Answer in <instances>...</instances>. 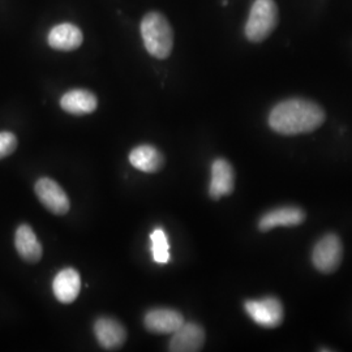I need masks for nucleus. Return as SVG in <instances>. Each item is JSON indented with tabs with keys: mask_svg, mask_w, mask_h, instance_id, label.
I'll use <instances>...</instances> for the list:
<instances>
[{
	"mask_svg": "<svg viewBox=\"0 0 352 352\" xmlns=\"http://www.w3.org/2000/svg\"><path fill=\"white\" fill-rule=\"evenodd\" d=\"M324 122V110L315 102L307 100L280 102L269 115L270 128L285 136L314 132Z\"/></svg>",
	"mask_w": 352,
	"mask_h": 352,
	"instance_id": "nucleus-1",
	"label": "nucleus"
},
{
	"mask_svg": "<svg viewBox=\"0 0 352 352\" xmlns=\"http://www.w3.org/2000/svg\"><path fill=\"white\" fill-rule=\"evenodd\" d=\"M141 36L151 56L157 59L170 56L174 47V32L164 14L148 13L141 23Z\"/></svg>",
	"mask_w": 352,
	"mask_h": 352,
	"instance_id": "nucleus-2",
	"label": "nucleus"
},
{
	"mask_svg": "<svg viewBox=\"0 0 352 352\" xmlns=\"http://www.w3.org/2000/svg\"><path fill=\"white\" fill-rule=\"evenodd\" d=\"M277 23L278 10L274 0H254L245 24V36L252 42H263L272 34Z\"/></svg>",
	"mask_w": 352,
	"mask_h": 352,
	"instance_id": "nucleus-3",
	"label": "nucleus"
},
{
	"mask_svg": "<svg viewBox=\"0 0 352 352\" xmlns=\"http://www.w3.org/2000/svg\"><path fill=\"white\" fill-rule=\"evenodd\" d=\"M343 257V245L340 236L327 234L316 244L312 253V261L316 269L321 273L330 274L340 267Z\"/></svg>",
	"mask_w": 352,
	"mask_h": 352,
	"instance_id": "nucleus-4",
	"label": "nucleus"
},
{
	"mask_svg": "<svg viewBox=\"0 0 352 352\" xmlns=\"http://www.w3.org/2000/svg\"><path fill=\"white\" fill-rule=\"evenodd\" d=\"M244 309L252 320L263 327H277L283 321V307L277 298H265L260 300H248L244 304Z\"/></svg>",
	"mask_w": 352,
	"mask_h": 352,
	"instance_id": "nucleus-5",
	"label": "nucleus"
},
{
	"mask_svg": "<svg viewBox=\"0 0 352 352\" xmlns=\"http://www.w3.org/2000/svg\"><path fill=\"white\" fill-rule=\"evenodd\" d=\"M34 190L39 201L51 213L64 215L69 212V199L55 180L50 177H41L34 186Z\"/></svg>",
	"mask_w": 352,
	"mask_h": 352,
	"instance_id": "nucleus-6",
	"label": "nucleus"
},
{
	"mask_svg": "<svg viewBox=\"0 0 352 352\" xmlns=\"http://www.w3.org/2000/svg\"><path fill=\"white\" fill-rule=\"evenodd\" d=\"M205 343V331L200 325L193 322H184L173 333L170 340V351L197 352Z\"/></svg>",
	"mask_w": 352,
	"mask_h": 352,
	"instance_id": "nucleus-7",
	"label": "nucleus"
},
{
	"mask_svg": "<svg viewBox=\"0 0 352 352\" xmlns=\"http://www.w3.org/2000/svg\"><path fill=\"white\" fill-rule=\"evenodd\" d=\"M184 322V317L180 312L168 308L151 309L144 318L145 327L155 334H173Z\"/></svg>",
	"mask_w": 352,
	"mask_h": 352,
	"instance_id": "nucleus-8",
	"label": "nucleus"
},
{
	"mask_svg": "<svg viewBox=\"0 0 352 352\" xmlns=\"http://www.w3.org/2000/svg\"><path fill=\"white\" fill-rule=\"evenodd\" d=\"M94 334L104 350H116L126 340V329L111 317H100L94 322Z\"/></svg>",
	"mask_w": 352,
	"mask_h": 352,
	"instance_id": "nucleus-9",
	"label": "nucleus"
},
{
	"mask_svg": "<svg viewBox=\"0 0 352 352\" xmlns=\"http://www.w3.org/2000/svg\"><path fill=\"white\" fill-rule=\"evenodd\" d=\"M235 188V174L232 166L226 160L218 158L212 164V180L209 186V195L213 200H219L228 196Z\"/></svg>",
	"mask_w": 352,
	"mask_h": 352,
	"instance_id": "nucleus-10",
	"label": "nucleus"
},
{
	"mask_svg": "<svg viewBox=\"0 0 352 352\" xmlns=\"http://www.w3.org/2000/svg\"><path fill=\"white\" fill-rule=\"evenodd\" d=\"M305 219V213L296 206H283L277 208L264 214L258 222V228L266 232L278 226H299Z\"/></svg>",
	"mask_w": 352,
	"mask_h": 352,
	"instance_id": "nucleus-11",
	"label": "nucleus"
},
{
	"mask_svg": "<svg viewBox=\"0 0 352 352\" xmlns=\"http://www.w3.org/2000/svg\"><path fill=\"white\" fill-rule=\"evenodd\" d=\"M81 289L80 274L72 267L60 270L52 282V291L55 298L63 304L75 302Z\"/></svg>",
	"mask_w": 352,
	"mask_h": 352,
	"instance_id": "nucleus-12",
	"label": "nucleus"
},
{
	"mask_svg": "<svg viewBox=\"0 0 352 352\" xmlns=\"http://www.w3.org/2000/svg\"><path fill=\"white\" fill-rule=\"evenodd\" d=\"M14 245L21 258L26 263L36 264L42 258V245L36 232L29 225H21L16 230Z\"/></svg>",
	"mask_w": 352,
	"mask_h": 352,
	"instance_id": "nucleus-13",
	"label": "nucleus"
},
{
	"mask_svg": "<svg viewBox=\"0 0 352 352\" xmlns=\"http://www.w3.org/2000/svg\"><path fill=\"white\" fill-rule=\"evenodd\" d=\"M60 106L68 113L87 115L96 111L98 101L91 91L84 89H75L64 94L60 100Z\"/></svg>",
	"mask_w": 352,
	"mask_h": 352,
	"instance_id": "nucleus-14",
	"label": "nucleus"
},
{
	"mask_svg": "<svg viewBox=\"0 0 352 352\" xmlns=\"http://www.w3.org/2000/svg\"><path fill=\"white\" fill-rule=\"evenodd\" d=\"M82 33L77 26L72 24H60L54 26L49 33V45L52 49L59 51H74L82 43Z\"/></svg>",
	"mask_w": 352,
	"mask_h": 352,
	"instance_id": "nucleus-15",
	"label": "nucleus"
},
{
	"mask_svg": "<svg viewBox=\"0 0 352 352\" xmlns=\"http://www.w3.org/2000/svg\"><path fill=\"white\" fill-rule=\"evenodd\" d=\"M129 164L142 173H158L164 164V154L151 145H141L129 153Z\"/></svg>",
	"mask_w": 352,
	"mask_h": 352,
	"instance_id": "nucleus-16",
	"label": "nucleus"
},
{
	"mask_svg": "<svg viewBox=\"0 0 352 352\" xmlns=\"http://www.w3.org/2000/svg\"><path fill=\"white\" fill-rule=\"evenodd\" d=\"M153 260L157 264H167L170 261V244L164 228H155L151 235Z\"/></svg>",
	"mask_w": 352,
	"mask_h": 352,
	"instance_id": "nucleus-17",
	"label": "nucleus"
},
{
	"mask_svg": "<svg viewBox=\"0 0 352 352\" xmlns=\"http://www.w3.org/2000/svg\"><path fill=\"white\" fill-rule=\"evenodd\" d=\"M17 148V138L12 132H0V160L11 155Z\"/></svg>",
	"mask_w": 352,
	"mask_h": 352,
	"instance_id": "nucleus-18",
	"label": "nucleus"
}]
</instances>
